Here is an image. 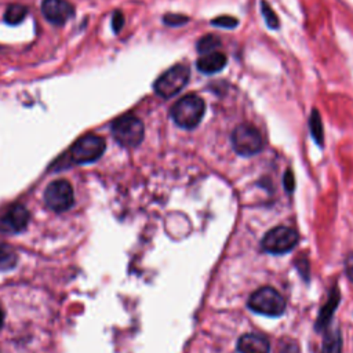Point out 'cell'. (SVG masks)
I'll list each match as a JSON object with an SVG mask.
<instances>
[{"label":"cell","instance_id":"cell-1","mask_svg":"<svg viewBox=\"0 0 353 353\" xmlns=\"http://www.w3.org/2000/svg\"><path fill=\"white\" fill-rule=\"evenodd\" d=\"M205 112L204 101L197 95H185L182 99L174 103L171 109V117L182 128H194L203 119Z\"/></svg>","mask_w":353,"mask_h":353},{"label":"cell","instance_id":"cell-2","mask_svg":"<svg viewBox=\"0 0 353 353\" xmlns=\"http://www.w3.org/2000/svg\"><path fill=\"white\" fill-rule=\"evenodd\" d=\"M112 135L121 146L135 148L142 142L145 128L138 117L132 114H124L113 121Z\"/></svg>","mask_w":353,"mask_h":353},{"label":"cell","instance_id":"cell-3","mask_svg":"<svg viewBox=\"0 0 353 353\" xmlns=\"http://www.w3.org/2000/svg\"><path fill=\"white\" fill-rule=\"evenodd\" d=\"M248 307L255 313L276 317L284 313L285 302L273 287H261L250 296Z\"/></svg>","mask_w":353,"mask_h":353},{"label":"cell","instance_id":"cell-4","mask_svg":"<svg viewBox=\"0 0 353 353\" xmlns=\"http://www.w3.org/2000/svg\"><path fill=\"white\" fill-rule=\"evenodd\" d=\"M106 142L102 137L88 134L77 139L69 150L70 160L76 164H88L97 161L105 152Z\"/></svg>","mask_w":353,"mask_h":353},{"label":"cell","instance_id":"cell-5","mask_svg":"<svg viewBox=\"0 0 353 353\" xmlns=\"http://www.w3.org/2000/svg\"><path fill=\"white\" fill-rule=\"evenodd\" d=\"M44 203L54 212H65L74 203L73 186L66 179H57L47 185L44 190Z\"/></svg>","mask_w":353,"mask_h":353},{"label":"cell","instance_id":"cell-6","mask_svg":"<svg viewBox=\"0 0 353 353\" xmlns=\"http://www.w3.org/2000/svg\"><path fill=\"white\" fill-rule=\"evenodd\" d=\"M298 240L296 230L288 226H276L263 236L262 248L266 252L280 255L291 251L298 244Z\"/></svg>","mask_w":353,"mask_h":353},{"label":"cell","instance_id":"cell-7","mask_svg":"<svg viewBox=\"0 0 353 353\" xmlns=\"http://www.w3.org/2000/svg\"><path fill=\"white\" fill-rule=\"evenodd\" d=\"M189 76L190 70L186 65H175L156 80L154 91L163 98H171L186 85Z\"/></svg>","mask_w":353,"mask_h":353},{"label":"cell","instance_id":"cell-8","mask_svg":"<svg viewBox=\"0 0 353 353\" xmlns=\"http://www.w3.org/2000/svg\"><path fill=\"white\" fill-rule=\"evenodd\" d=\"M232 145L240 156H252L262 149V137L251 124H240L232 132Z\"/></svg>","mask_w":353,"mask_h":353},{"label":"cell","instance_id":"cell-9","mask_svg":"<svg viewBox=\"0 0 353 353\" xmlns=\"http://www.w3.org/2000/svg\"><path fill=\"white\" fill-rule=\"evenodd\" d=\"M30 221V214L28 208L22 204H14L10 207L4 215L0 218V232L3 233H21L26 229Z\"/></svg>","mask_w":353,"mask_h":353},{"label":"cell","instance_id":"cell-10","mask_svg":"<svg viewBox=\"0 0 353 353\" xmlns=\"http://www.w3.org/2000/svg\"><path fill=\"white\" fill-rule=\"evenodd\" d=\"M41 11L46 19L55 25H63L74 14L73 6L66 0H44Z\"/></svg>","mask_w":353,"mask_h":353},{"label":"cell","instance_id":"cell-11","mask_svg":"<svg viewBox=\"0 0 353 353\" xmlns=\"http://www.w3.org/2000/svg\"><path fill=\"white\" fill-rule=\"evenodd\" d=\"M239 353H269L270 343L266 336L255 332L244 334L237 341Z\"/></svg>","mask_w":353,"mask_h":353},{"label":"cell","instance_id":"cell-12","mask_svg":"<svg viewBox=\"0 0 353 353\" xmlns=\"http://www.w3.org/2000/svg\"><path fill=\"white\" fill-rule=\"evenodd\" d=\"M339 290H338V285H334L332 290L330 291L328 294V298H327V302L325 305L321 307L320 310V314L317 317V321L314 324L316 330L317 331H321L324 328L328 327V323L330 320L332 319V314H334V310L338 307V302H339Z\"/></svg>","mask_w":353,"mask_h":353},{"label":"cell","instance_id":"cell-13","mask_svg":"<svg viewBox=\"0 0 353 353\" xmlns=\"http://www.w3.org/2000/svg\"><path fill=\"white\" fill-rule=\"evenodd\" d=\"M226 57L221 52H208V54H203L199 59H197V69L203 73L211 74V73H216L219 70H222L226 65Z\"/></svg>","mask_w":353,"mask_h":353},{"label":"cell","instance_id":"cell-14","mask_svg":"<svg viewBox=\"0 0 353 353\" xmlns=\"http://www.w3.org/2000/svg\"><path fill=\"white\" fill-rule=\"evenodd\" d=\"M342 352V338L338 328L328 330L323 339L320 353H341Z\"/></svg>","mask_w":353,"mask_h":353},{"label":"cell","instance_id":"cell-15","mask_svg":"<svg viewBox=\"0 0 353 353\" xmlns=\"http://www.w3.org/2000/svg\"><path fill=\"white\" fill-rule=\"evenodd\" d=\"M18 263L17 251L8 244H0V270H11Z\"/></svg>","mask_w":353,"mask_h":353},{"label":"cell","instance_id":"cell-16","mask_svg":"<svg viewBox=\"0 0 353 353\" xmlns=\"http://www.w3.org/2000/svg\"><path fill=\"white\" fill-rule=\"evenodd\" d=\"M309 125H310V132H312L313 139L316 141V143L319 146H321L323 141H324V131H323V124H321V119H320L317 109L312 110Z\"/></svg>","mask_w":353,"mask_h":353},{"label":"cell","instance_id":"cell-17","mask_svg":"<svg viewBox=\"0 0 353 353\" xmlns=\"http://www.w3.org/2000/svg\"><path fill=\"white\" fill-rule=\"evenodd\" d=\"M26 12L28 10L23 6H19V4L10 6L4 14V21L10 25H17L21 21H23V18L26 17Z\"/></svg>","mask_w":353,"mask_h":353},{"label":"cell","instance_id":"cell-18","mask_svg":"<svg viewBox=\"0 0 353 353\" xmlns=\"http://www.w3.org/2000/svg\"><path fill=\"white\" fill-rule=\"evenodd\" d=\"M221 41L214 34H208V36H204L199 40L197 43V50L200 54H208V52H212L216 47H219Z\"/></svg>","mask_w":353,"mask_h":353},{"label":"cell","instance_id":"cell-19","mask_svg":"<svg viewBox=\"0 0 353 353\" xmlns=\"http://www.w3.org/2000/svg\"><path fill=\"white\" fill-rule=\"evenodd\" d=\"M261 10H262V15H263V18H265L268 26L272 28V29L279 28L277 15L274 14V11L272 10V7H270L266 1H262V3H261Z\"/></svg>","mask_w":353,"mask_h":353},{"label":"cell","instance_id":"cell-20","mask_svg":"<svg viewBox=\"0 0 353 353\" xmlns=\"http://www.w3.org/2000/svg\"><path fill=\"white\" fill-rule=\"evenodd\" d=\"M237 23H239V21L236 18H233V17H229V15H222V17H218V18L212 19V25L219 26V28L230 29V28L237 26Z\"/></svg>","mask_w":353,"mask_h":353},{"label":"cell","instance_id":"cell-21","mask_svg":"<svg viewBox=\"0 0 353 353\" xmlns=\"http://www.w3.org/2000/svg\"><path fill=\"white\" fill-rule=\"evenodd\" d=\"M163 19H164V23L171 25V26H179V25H183L188 22V18L181 14H167V15H164Z\"/></svg>","mask_w":353,"mask_h":353},{"label":"cell","instance_id":"cell-22","mask_svg":"<svg viewBox=\"0 0 353 353\" xmlns=\"http://www.w3.org/2000/svg\"><path fill=\"white\" fill-rule=\"evenodd\" d=\"M345 270H346V276L353 283V252H349L345 259Z\"/></svg>","mask_w":353,"mask_h":353},{"label":"cell","instance_id":"cell-23","mask_svg":"<svg viewBox=\"0 0 353 353\" xmlns=\"http://www.w3.org/2000/svg\"><path fill=\"white\" fill-rule=\"evenodd\" d=\"M284 186L288 192H292L295 188V179H294V174L291 172V170H287V172L284 174Z\"/></svg>","mask_w":353,"mask_h":353},{"label":"cell","instance_id":"cell-24","mask_svg":"<svg viewBox=\"0 0 353 353\" xmlns=\"http://www.w3.org/2000/svg\"><path fill=\"white\" fill-rule=\"evenodd\" d=\"M123 21H124V18H123V14L121 12H114L113 14V18H112V25H113V30L114 32H119L120 29H121V26H123Z\"/></svg>","mask_w":353,"mask_h":353},{"label":"cell","instance_id":"cell-25","mask_svg":"<svg viewBox=\"0 0 353 353\" xmlns=\"http://www.w3.org/2000/svg\"><path fill=\"white\" fill-rule=\"evenodd\" d=\"M3 323H4V313H3V309H1V306H0V328H1Z\"/></svg>","mask_w":353,"mask_h":353}]
</instances>
